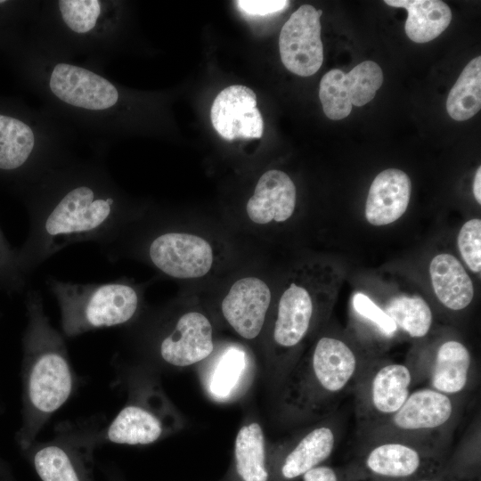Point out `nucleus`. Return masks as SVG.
<instances>
[{
    "label": "nucleus",
    "mask_w": 481,
    "mask_h": 481,
    "mask_svg": "<svg viewBox=\"0 0 481 481\" xmlns=\"http://www.w3.org/2000/svg\"><path fill=\"white\" fill-rule=\"evenodd\" d=\"M74 132L44 108L0 95V184L19 196L74 155Z\"/></svg>",
    "instance_id": "nucleus-5"
},
{
    "label": "nucleus",
    "mask_w": 481,
    "mask_h": 481,
    "mask_svg": "<svg viewBox=\"0 0 481 481\" xmlns=\"http://www.w3.org/2000/svg\"><path fill=\"white\" fill-rule=\"evenodd\" d=\"M470 354L461 342L449 340L437 350L432 371V386L443 394L461 391L468 381Z\"/></svg>",
    "instance_id": "nucleus-24"
},
{
    "label": "nucleus",
    "mask_w": 481,
    "mask_h": 481,
    "mask_svg": "<svg viewBox=\"0 0 481 481\" xmlns=\"http://www.w3.org/2000/svg\"><path fill=\"white\" fill-rule=\"evenodd\" d=\"M107 478H108L109 481H122L119 477L113 475L110 470H109L108 473H107Z\"/></svg>",
    "instance_id": "nucleus-37"
},
{
    "label": "nucleus",
    "mask_w": 481,
    "mask_h": 481,
    "mask_svg": "<svg viewBox=\"0 0 481 481\" xmlns=\"http://www.w3.org/2000/svg\"><path fill=\"white\" fill-rule=\"evenodd\" d=\"M444 471L439 458L403 443H383L364 457L361 474L369 481H414Z\"/></svg>",
    "instance_id": "nucleus-13"
},
{
    "label": "nucleus",
    "mask_w": 481,
    "mask_h": 481,
    "mask_svg": "<svg viewBox=\"0 0 481 481\" xmlns=\"http://www.w3.org/2000/svg\"><path fill=\"white\" fill-rule=\"evenodd\" d=\"M473 193L478 204L481 203V167H479L476 172L473 183Z\"/></svg>",
    "instance_id": "nucleus-35"
},
{
    "label": "nucleus",
    "mask_w": 481,
    "mask_h": 481,
    "mask_svg": "<svg viewBox=\"0 0 481 481\" xmlns=\"http://www.w3.org/2000/svg\"><path fill=\"white\" fill-rule=\"evenodd\" d=\"M28 280L20 268L17 249L11 247L0 229V289L8 295L20 294Z\"/></svg>",
    "instance_id": "nucleus-29"
},
{
    "label": "nucleus",
    "mask_w": 481,
    "mask_h": 481,
    "mask_svg": "<svg viewBox=\"0 0 481 481\" xmlns=\"http://www.w3.org/2000/svg\"><path fill=\"white\" fill-rule=\"evenodd\" d=\"M244 354L237 348L225 352L216 366L211 378V392L224 397L231 392L244 369Z\"/></svg>",
    "instance_id": "nucleus-30"
},
{
    "label": "nucleus",
    "mask_w": 481,
    "mask_h": 481,
    "mask_svg": "<svg viewBox=\"0 0 481 481\" xmlns=\"http://www.w3.org/2000/svg\"><path fill=\"white\" fill-rule=\"evenodd\" d=\"M385 4L406 9L405 33L415 43L435 39L446 29L452 20L449 6L439 0H386Z\"/></svg>",
    "instance_id": "nucleus-22"
},
{
    "label": "nucleus",
    "mask_w": 481,
    "mask_h": 481,
    "mask_svg": "<svg viewBox=\"0 0 481 481\" xmlns=\"http://www.w3.org/2000/svg\"><path fill=\"white\" fill-rule=\"evenodd\" d=\"M127 20L118 0H40L26 40L48 55L102 70L123 50Z\"/></svg>",
    "instance_id": "nucleus-3"
},
{
    "label": "nucleus",
    "mask_w": 481,
    "mask_h": 481,
    "mask_svg": "<svg viewBox=\"0 0 481 481\" xmlns=\"http://www.w3.org/2000/svg\"><path fill=\"white\" fill-rule=\"evenodd\" d=\"M322 10L303 4L281 28L279 50L281 61L290 72L309 77L315 74L323 61L320 17Z\"/></svg>",
    "instance_id": "nucleus-12"
},
{
    "label": "nucleus",
    "mask_w": 481,
    "mask_h": 481,
    "mask_svg": "<svg viewBox=\"0 0 481 481\" xmlns=\"http://www.w3.org/2000/svg\"><path fill=\"white\" fill-rule=\"evenodd\" d=\"M457 244L461 257L474 273L481 271V220L473 218L461 228Z\"/></svg>",
    "instance_id": "nucleus-31"
},
{
    "label": "nucleus",
    "mask_w": 481,
    "mask_h": 481,
    "mask_svg": "<svg viewBox=\"0 0 481 481\" xmlns=\"http://www.w3.org/2000/svg\"><path fill=\"white\" fill-rule=\"evenodd\" d=\"M355 370V355L346 343L322 337L289 376L284 402L298 411L314 412L326 397L347 385Z\"/></svg>",
    "instance_id": "nucleus-7"
},
{
    "label": "nucleus",
    "mask_w": 481,
    "mask_h": 481,
    "mask_svg": "<svg viewBox=\"0 0 481 481\" xmlns=\"http://www.w3.org/2000/svg\"><path fill=\"white\" fill-rule=\"evenodd\" d=\"M335 436L329 427H318L278 461L270 463L271 481H291L322 465L331 454Z\"/></svg>",
    "instance_id": "nucleus-19"
},
{
    "label": "nucleus",
    "mask_w": 481,
    "mask_h": 481,
    "mask_svg": "<svg viewBox=\"0 0 481 481\" xmlns=\"http://www.w3.org/2000/svg\"><path fill=\"white\" fill-rule=\"evenodd\" d=\"M385 313L412 338L424 337L432 324V312L420 297L399 296L386 306Z\"/></svg>",
    "instance_id": "nucleus-28"
},
{
    "label": "nucleus",
    "mask_w": 481,
    "mask_h": 481,
    "mask_svg": "<svg viewBox=\"0 0 481 481\" xmlns=\"http://www.w3.org/2000/svg\"><path fill=\"white\" fill-rule=\"evenodd\" d=\"M412 193L409 176L397 168L380 172L371 184L366 205L367 221L376 226L399 219L406 211Z\"/></svg>",
    "instance_id": "nucleus-18"
},
{
    "label": "nucleus",
    "mask_w": 481,
    "mask_h": 481,
    "mask_svg": "<svg viewBox=\"0 0 481 481\" xmlns=\"http://www.w3.org/2000/svg\"><path fill=\"white\" fill-rule=\"evenodd\" d=\"M98 420L64 421L54 436L23 451L42 481H94V452L101 444Z\"/></svg>",
    "instance_id": "nucleus-8"
},
{
    "label": "nucleus",
    "mask_w": 481,
    "mask_h": 481,
    "mask_svg": "<svg viewBox=\"0 0 481 481\" xmlns=\"http://www.w3.org/2000/svg\"><path fill=\"white\" fill-rule=\"evenodd\" d=\"M481 108V57L471 60L449 92L446 110L452 118L467 120Z\"/></svg>",
    "instance_id": "nucleus-27"
},
{
    "label": "nucleus",
    "mask_w": 481,
    "mask_h": 481,
    "mask_svg": "<svg viewBox=\"0 0 481 481\" xmlns=\"http://www.w3.org/2000/svg\"><path fill=\"white\" fill-rule=\"evenodd\" d=\"M45 285L56 299L61 333L66 338L126 325L138 317L143 306L145 285L125 277L78 283L47 275Z\"/></svg>",
    "instance_id": "nucleus-6"
},
{
    "label": "nucleus",
    "mask_w": 481,
    "mask_h": 481,
    "mask_svg": "<svg viewBox=\"0 0 481 481\" xmlns=\"http://www.w3.org/2000/svg\"><path fill=\"white\" fill-rule=\"evenodd\" d=\"M8 59L42 108L74 133L102 143L134 127L135 96L103 70L48 55L27 40Z\"/></svg>",
    "instance_id": "nucleus-2"
},
{
    "label": "nucleus",
    "mask_w": 481,
    "mask_h": 481,
    "mask_svg": "<svg viewBox=\"0 0 481 481\" xmlns=\"http://www.w3.org/2000/svg\"><path fill=\"white\" fill-rule=\"evenodd\" d=\"M355 311L363 317L371 321L387 335H393L397 330L391 318L371 298L363 293H356L353 298Z\"/></svg>",
    "instance_id": "nucleus-32"
},
{
    "label": "nucleus",
    "mask_w": 481,
    "mask_h": 481,
    "mask_svg": "<svg viewBox=\"0 0 481 481\" xmlns=\"http://www.w3.org/2000/svg\"><path fill=\"white\" fill-rule=\"evenodd\" d=\"M0 481H16L8 467L0 459Z\"/></svg>",
    "instance_id": "nucleus-36"
},
{
    "label": "nucleus",
    "mask_w": 481,
    "mask_h": 481,
    "mask_svg": "<svg viewBox=\"0 0 481 481\" xmlns=\"http://www.w3.org/2000/svg\"><path fill=\"white\" fill-rule=\"evenodd\" d=\"M296 202L297 189L291 178L283 171L270 169L259 177L245 212L251 224L266 226L289 220Z\"/></svg>",
    "instance_id": "nucleus-17"
},
{
    "label": "nucleus",
    "mask_w": 481,
    "mask_h": 481,
    "mask_svg": "<svg viewBox=\"0 0 481 481\" xmlns=\"http://www.w3.org/2000/svg\"><path fill=\"white\" fill-rule=\"evenodd\" d=\"M429 273L434 292L444 306L457 311L470 304L473 284L455 257L446 253L436 255L430 263Z\"/></svg>",
    "instance_id": "nucleus-21"
},
{
    "label": "nucleus",
    "mask_w": 481,
    "mask_h": 481,
    "mask_svg": "<svg viewBox=\"0 0 481 481\" xmlns=\"http://www.w3.org/2000/svg\"><path fill=\"white\" fill-rule=\"evenodd\" d=\"M383 83V72L372 61H365L348 73L330 69L321 79L319 98L327 118L339 120L346 118L352 106L371 102Z\"/></svg>",
    "instance_id": "nucleus-11"
},
{
    "label": "nucleus",
    "mask_w": 481,
    "mask_h": 481,
    "mask_svg": "<svg viewBox=\"0 0 481 481\" xmlns=\"http://www.w3.org/2000/svg\"><path fill=\"white\" fill-rule=\"evenodd\" d=\"M18 197L29 220L28 236L17 249L20 268L28 278L73 244L104 245L145 210L123 192L101 160L74 155Z\"/></svg>",
    "instance_id": "nucleus-1"
},
{
    "label": "nucleus",
    "mask_w": 481,
    "mask_h": 481,
    "mask_svg": "<svg viewBox=\"0 0 481 481\" xmlns=\"http://www.w3.org/2000/svg\"><path fill=\"white\" fill-rule=\"evenodd\" d=\"M306 281V278L290 281L279 298L270 332L276 351L298 346L313 327L316 303Z\"/></svg>",
    "instance_id": "nucleus-15"
},
{
    "label": "nucleus",
    "mask_w": 481,
    "mask_h": 481,
    "mask_svg": "<svg viewBox=\"0 0 481 481\" xmlns=\"http://www.w3.org/2000/svg\"><path fill=\"white\" fill-rule=\"evenodd\" d=\"M27 325L22 336V421L16 434L24 451L51 416L69 398L76 385L64 336L50 322L41 292L25 298Z\"/></svg>",
    "instance_id": "nucleus-4"
},
{
    "label": "nucleus",
    "mask_w": 481,
    "mask_h": 481,
    "mask_svg": "<svg viewBox=\"0 0 481 481\" xmlns=\"http://www.w3.org/2000/svg\"><path fill=\"white\" fill-rule=\"evenodd\" d=\"M40 0H0V53L9 58L25 42Z\"/></svg>",
    "instance_id": "nucleus-25"
},
{
    "label": "nucleus",
    "mask_w": 481,
    "mask_h": 481,
    "mask_svg": "<svg viewBox=\"0 0 481 481\" xmlns=\"http://www.w3.org/2000/svg\"><path fill=\"white\" fill-rule=\"evenodd\" d=\"M159 324L153 350L166 364L187 367L208 358L214 350L213 326L199 310H187Z\"/></svg>",
    "instance_id": "nucleus-10"
},
{
    "label": "nucleus",
    "mask_w": 481,
    "mask_h": 481,
    "mask_svg": "<svg viewBox=\"0 0 481 481\" xmlns=\"http://www.w3.org/2000/svg\"><path fill=\"white\" fill-rule=\"evenodd\" d=\"M210 118L215 130L225 140L263 136L264 121L257 108V95L245 86L223 89L212 103Z\"/></svg>",
    "instance_id": "nucleus-16"
},
{
    "label": "nucleus",
    "mask_w": 481,
    "mask_h": 481,
    "mask_svg": "<svg viewBox=\"0 0 481 481\" xmlns=\"http://www.w3.org/2000/svg\"><path fill=\"white\" fill-rule=\"evenodd\" d=\"M174 427L172 411L153 383L132 384L125 406L100 432L101 444L145 445L155 443Z\"/></svg>",
    "instance_id": "nucleus-9"
},
{
    "label": "nucleus",
    "mask_w": 481,
    "mask_h": 481,
    "mask_svg": "<svg viewBox=\"0 0 481 481\" xmlns=\"http://www.w3.org/2000/svg\"><path fill=\"white\" fill-rule=\"evenodd\" d=\"M285 0H240L236 1L238 7L247 14L265 16L281 12L289 6Z\"/></svg>",
    "instance_id": "nucleus-33"
},
{
    "label": "nucleus",
    "mask_w": 481,
    "mask_h": 481,
    "mask_svg": "<svg viewBox=\"0 0 481 481\" xmlns=\"http://www.w3.org/2000/svg\"><path fill=\"white\" fill-rule=\"evenodd\" d=\"M412 375L409 369L398 363L379 369L371 383V403L377 412L395 413L409 396Z\"/></svg>",
    "instance_id": "nucleus-26"
},
{
    "label": "nucleus",
    "mask_w": 481,
    "mask_h": 481,
    "mask_svg": "<svg viewBox=\"0 0 481 481\" xmlns=\"http://www.w3.org/2000/svg\"><path fill=\"white\" fill-rule=\"evenodd\" d=\"M452 413V404L447 395L435 389H421L409 395L394 413L393 422L403 430L431 429L445 424Z\"/></svg>",
    "instance_id": "nucleus-20"
},
{
    "label": "nucleus",
    "mask_w": 481,
    "mask_h": 481,
    "mask_svg": "<svg viewBox=\"0 0 481 481\" xmlns=\"http://www.w3.org/2000/svg\"><path fill=\"white\" fill-rule=\"evenodd\" d=\"M271 304L267 282L258 276L247 275L231 284L220 309L224 320L238 336L253 340L264 329Z\"/></svg>",
    "instance_id": "nucleus-14"
},
{
    "label": "nucleus",
    "mask_w": 481,
    "mask_h": 481,
    "mask_svg": "<svg viewBox=\"0 0 481 481\" xmlns=\"http://www.w3.org/2000/svg\"><path fill=\"white\" fill-rule=\"evenodd\" d=\"M414 481H466V480L460 475L452 474L444 470L440 474L417 479Z\"/></svg>",
    "instance_id": "nucleus-34"
},
{
    "label": "nucleus",
    "mask_w": 481,
    "mask_h": 481,
    "mask_svg": "<svg viewBox=\"0 0 481 481\" xmlns=\"http://www.w3.org/2000/svg\"><path fill=\"white\" fill-rule=\"evenodd\" d=\"M234 469L240 481H271L263 428L257 422L242 426L234 442Z\"/></svg>",
    "instance_id": "nucleus-23"
}]
</instances>
